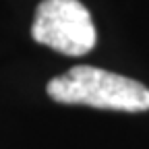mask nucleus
<instances>
[{
	"label": "nucleus",
	"mask_w": 149,
	"mask_h": 149,
	"mask_svg": "<svg viewBox=\"0 0 149 149\" xmlns=\"http://www.w3.org/2000/svg\"><path fill=\"white\" fill-rule=\"evenodd\" d=\"M46 91L58 104H81L116 112L149 110V89L145 85L97 66H72L54 77Z\"/></svg>",
	"instance_id": "1"
},
{
	"label": "nucleus",
	"mask_w": 149,
	"mask_h": 149,
	"mask_svg": "<svg viewBox=\"0 0 149 149\" xmlns=\"http://www.w3.org/2000/svg\"><path fill=\"white\" fill-rule=\"evenodd\" d=\"M31 35L37 44L66 56H85L93 50L97 31L79 0H44L35 10Z\"/></svg>",
	"instance_id": "2"
}]
</instances>
